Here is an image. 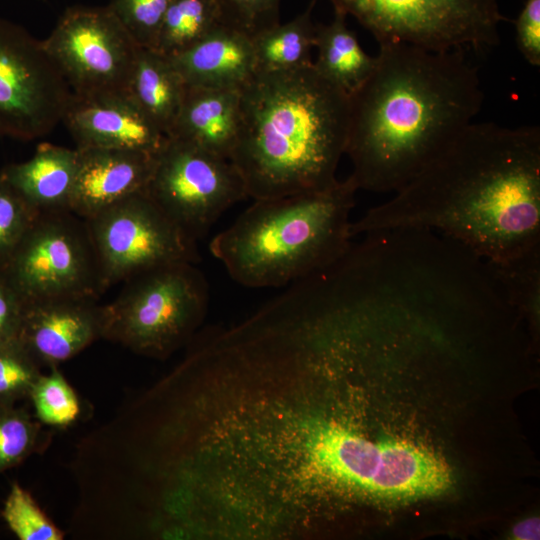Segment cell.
<instances>
[{"mask_svg":"<svg viewBox=\"0 0 540 540\" xmlns=\"http://www.w3.org/2000/svg\"><path fill=\"white\" fill-rule=\"evenodd\" d=\"M430 367L340 301L290 300L242 352L224 392L223 463L267 539L327 535L360 515L448 494L446 442L412 395Z\"/></svg>","mask_w":540,"mask_h":540,"instance_id":"cell-1","label":"cell"},{"mask_svg":"<svg viewBox=\"0 0 540 540\" xmlns=\"http://www.w3.org/2000/svg\"><path fill=\"white\" fill-rule=\"evenodd\" d=\"M434 231L484 261L540 246V129L471 123L387 201L351 221L350 235Z\"/></svg>","mask_w":540,"mask_h":540,"instance_id":"cell-2","label":"cell"},{"mask_svg":"<svg viewBox=\"0 0 540 540\" xmlns=\"http://www.w3.org/2000/svg\"><path fill=\"white\" fill-rule=\"evenodd\" d=\"M350 96L345 154L358 190L394 193L444 151L483 104L465 50L379 45L376 64Z\"/></svg>","mask_w":540,"mask_h":540,"instance_id":"cell-3","label":"cell"},{"mask_svg":"<svg viewBox=\"0 0 540 540\" xmlns=\"http://www.w3.org/2000/svg\"><path fill=\"white\" fill-rule=\"evenodd\" d=\"M350 96L311 65L256 72L240 89L239 129L229 161L248 197L322 191L345 154Z\"/></svg>","mask_w":540,"mask_h":540,"instance_id":"cell-4","label":"cell"},{"mask_svg":"<svg viewBox=\"0 0 540 540\" xmlns=\"http://www.w3.org/2000/svg\"><path fill=\"white\" fill-rule=\"evenodd\" d=\"M357 191L348 176L322 191L254 200L211 240L210 252L245 287L288 286L347 251Z\"/></svg>","mask_w":540,"mask_h":540,"instance_id":"cell-5","label":"cell"},{"mask_svg":"<svg viewBox=\"0 0 540 540\" xmlns=\"http://www.w3.org/2000/svg\"><path fill=\"white\" fill-rule=\"evenodd\" d=\"M104 305L103 338L163 360L198 333L206 317L209 288L192 263H175L139 274Z\"/></svg>","mask_w":540,"mask_h":540,"instance_id":"cell-6","label":"cell"},{"mask_svg":"<svg viewBox=\"0 0 540 540\" xmlns=\"http://www.w3.org/2000/svg\"><path fill=\"white\" fill-rule=\"evenodd\" d=\"M328 1L354 17L379 45L397 42L435 51L494 47L507 20L497 0Z\"/></svg>","mask_w":540,"mask_h":540,"instance_id":"cell-7","label":"cell"},{"mask_svg":"<svg viewBox=\"0 0 540 540\" xmlns=\"http://www.w3.org/2000/svg\"><path fill=\"white\" fill-rule=\"evenodd\" d=\"M0 272L25 303L103 292L86 222L70 211L40 212Z\"/></svg>","mask_w":540,"mask_h":540,"instance_id":"cell-8","label":"cell"},{"mask_svg":"<svg viewBox=\"0 0 540 540\" xmlns=\"http://www.w3.org/2000/svg\"><path fill=\"white\" fill-rule=\"evenodd\" d=\"M144 193L196 242L225 211L248 198L239 172L228 159L168 136L155 153Z\"/></svg>","mask_w":540,"mask_h":540,"instance_id":"cell-9","label":"cell"},{"mask_svg":"<svg viewBox=\"0 0 540 540\" xmlns=\"http://www.w3.org/2000/svg\"><path fill=\"white\" fill-rule=\"evenodd\" d=\"M102 290L165 265L199 260L197 242L145 194H134L85 219Z\"/></svg>","mask_w":540,"mask_h":540,"instance_id":"cell-10","label":"cell"},{"mask_svg":"<svg viewBox=\"0 0 540 540\" xmlns=\"http://www.w3.org/2000/svg\"><path fill=\"white\" fill-rule=\"evenodd\" d=\"M72 92L43 42L0 18V136L42 137L62 122Z\"/></svg>","mask_w":540,"mask_h":540,"instance_id":"cell-11","label":"cell"},{"mask_svg":"<svg viewBox=\"0 0 540 540\" xmlns=\"http://www.w3.org/2000/svg\"><path fill=\"white\" fill-rule=\"evenodd\" d=\"M42 42L72 94L128 93L140 46L108 6L68 9Z\"/></svg>","mask_w":540,"mask_h":540,"instance_id":"cell-12","label":"cell"},{"mask_svg":"<svg viewBox=\"0 0 540 540\" xmlns=\"http://www.w3.org/2000/svg\"><path fill=\"white\" fill-rule=\"evenodd\" d=\"M104 305L72 296L25 303L19 341L41 364L58 366L103 338Z\"/></svg>","mask_w":540,"mask_h":540,"instance_id":"cell-13","label":"cell"},{"mask_svg":"<svg viewBox=\"0 0 540 540\" xmlns=\"http://www.w3.org/2000/svg\"><path fill=\"white\" fill-rule=\"evenodd\" d=\"M62 122L77 148H108L155 154L166 134L128 93L72 94Z\"/></svg>","mask_w":540,"mask_h":540,"instance_id":"cell-14","label":"cell"},{"mask_svg":"<svg viewBox=\"0 0 540 540\" xmlns=\"http://www.w3.org/2000/svg\"><path fill=\"white\" fill-rule=\"evenodd\" d=\"M77 148V147H76ZM78 162L69 211L88 219L144 193L155 154L108 148H77Z\"/></svg>","mask_w":540,"mask_h":540,"instance_id":"cell-15","label":"cell"},{"mask_svg":"<svg viewBox=\"0 0 540 540\" xmlns=\"http://www.w3.org/2000/svg\"><path fill=\"white\" fill-rule=\"evenodd\" d=\"M168 59L191 87L240 90L257 71L251 37L224 24Z\"/></svg>","mask_w":540,"mask_h":540,"instance_id":"cell-16","label":"cell"},{"mask_svg":"<svg viewBox=\"0 0 540 540\" xmlns=\"http://www.w3.org/2000/svg\"><path fill=\"white\" fill-rule=\"evenodd\" d=\"M240 90L186 86L168 137L228 159L239 129Z\"/></svg>","mask_w":540,"mask_h":540,"instance_id":"cell-17","label":"cell"},{"mask_svg":"<svg viewBox=\"0 0 540 540\" xmlns=\"http://www.w3.org/2000/svg\"><path fill=\"white\" fill-rule=\"evenodd\" d=\"M77 162L76 147L42 143L30 159L0 173L38 212L69 211Z\"/></svg>","mask_w":540,"mask_h":540,"instance_id":"cell-18","label":"cell"},{"mask_svg":"<svg viewBox=\"0 0 540 540\" xmlns=\"http://www.w3.org/2000/svg\"><path fill=\"white\" fill-rule=\"evenodd\" d=\"M185 89L184 81L167 57L153 49L139 47L128 94L166 136L174 125Z\"/></svg>","mask_w":540,"mask_h":540,"instance_id":"cell-19","label":"cell"},{"mask_svg":"<svg viewBox=\"0 0 540 540\" xmlns=\"http://www.w3.org/2000/svg\"><path fill=\"white\" fill-rule=\"evenodd\" d=\"M346 17L334 10L330 23L316 24L317 57L313 66L322 77L351 95L373 71L376 56L362 48L355 32L347 26Z\"/></svg>","mask_w":540,"mask_h":540,"instance_id":"cell-20","label":"cell"},{"mask_svg":"<svg viewBox=\"0 0 540 540\" xmlns=\"http://www.w3.org/2000/svg\"><path fill=\"white\" fill-rule=\"evenodd\" d=\"M315 1L312 0L290 21L278 23L251 37L258 72H285L313 63L316 24L312 20V10Z\"/></svg>","mask_w":540,"mask_h":540,"instance_id":"cell-21","label":"cell"},{"mask_svg":"<svg viewBox=\"0 0 540 540\" xmlns=\"http://www.w3.org/2000/svg\"><path fill=\"white\" fill-rule=\"evenodd\" d=\"M535 346L540 317V246L500 262L484 261Z\"/></svg>","mask_w":540,"mask_h":540,"instance_id":"cell-22","label":"cell"},{"mask_svg":"<svg viewBox=\"0 0 540 540\" xmlns=\"http://www.w3.org/2000/svg\"><path fill=\"white\" fill-rule=\"evenodd\" d=\"M222 24L215 0H173L163 18L153 50L174 57Z\"/></svg>","mask_w":540,"mask_h":540,"instance_id":"cell-23","label":"cell"},{"mask_svg":"<svg viewBox=\"0 0 540 540\" xmlns=\"http://www.w3.org/2000/svg\"><path fill=\"white\" fill-rule=\"evenodd\" d=\"M17 404H0V473L44 450L51 435Z\"/></svg>","mask_w":540,"mask_h":540,"instance_id":"cell-24","label":"cell"},{"mask_svg":"<svg viewBox=\"0 0 540 540\" xmlns=\"http://www.w3.org/2000/svg\"><path fill=\"white\" fill-rule=\"evenodd\" d=\"M50 369L35 382L28 399L40 423L57 428L68 427L80 416V401L57 366Z\"/></svg>","mask_w":540,"mask_h":540,"instance_id":"cell-25","label":"cell"},{"mask_svg":"<svg viewBox=\"0 0 540 540\" xmlns=\"http://www.w3.org/2000/svg\"><path fill=\"white\" fill-rule=\"evenodd\" d=\"M2 517L20 540H62L64 533L42 511L31 494L13 483L4 501Z\"/></svg>","mask_w":540,"mask_h":540,"instance_id":"cell-26","label":"cell"},{"mask_svg":"<svg viewBox=\"0 0 540 540\" xmlns=\"http://www.w3.org/2000/svg\"><path fill=\"white\" fill-rule=\"evenodd\" d=\"M41 367L19 340L0 346V404L28 399Z\"/></svg>","mask_w":540,"mask_h":540,"instance_id":"cell-27","label":"cell"},{"mask_svg":"<svg viewBox=\"0 0 540 540\" xmlns=\"http://www.w3.org/2000/svg\"><path fill=\"white\" fill-rule=\"evenodd\" d=\"M172 1L110 0L108 8L138 46L153 49L163 18Z\"/></svg>","mask_w":540,"mask_h":540,"instance_id":"cell-28","label":"cell"},{"mask_svg":"<svg viewBox=\"0 0 540 540\" xmlns=\"http://www.w3.org/2000/svg\"><path fill=\"white\" fill-rule=\"evenodd\" d=\"M39 213L0 173V262L13 250Z\"/></svg>","mask_w":540,"mask_h":540,"instance_id":"cell-29","label":"cell"},{"mask_svg":"<svg viewBox=\"0 0 540 540\" xmlns=\"http://www.w3.org/2000/svg\"><path fill=\"white\" fill-rule=\"evenodd\" d=\"M222 24L250 37L280 23L281 0H215Z\"/></svg>","mask_w":540,"mask_h":540,"instance_id":"cell-30","label":"cell"},{"mask_svg":"<svg viewBox=\"0 0 540 540\" xmlns=\"http://www.w3.org/2000/svg\"><path fill=\"white\" fill-rule=\"evenodd\" d=\"M520 53L532 66H540V0H526L515 20Z\"/></svg>","mask_w":540,"mask_h":540,"instance_id":"cell-31","label":"cell"},{"mask_svg":"<svg viewBox=\"0 0 540 540\" xmlns=\"http://www.w3.org/2000/svg\"><path fill=\"white\" fill-rule=\"evenodd\" d=\"M25 302L0 272V346L19 340Z\"/></svg>","mask_w":540,"mask_h":540,"instance_id":"cell-32","label":"cell"},{"mask_svg":"<svg viewBox=\"0 0 540 540\" xmlns=\"http://www.w3.org/2000/svg\"><path fill=\"white\" fill-rule=\"evenodd\" d=\"M512 535L520 540L539 539V518L532 517L518 522L513 527Z\"/></svg>","mask_w":540,"mask_h":540,"instance_id":"cell-33","label":"cell"}]
</instances>
